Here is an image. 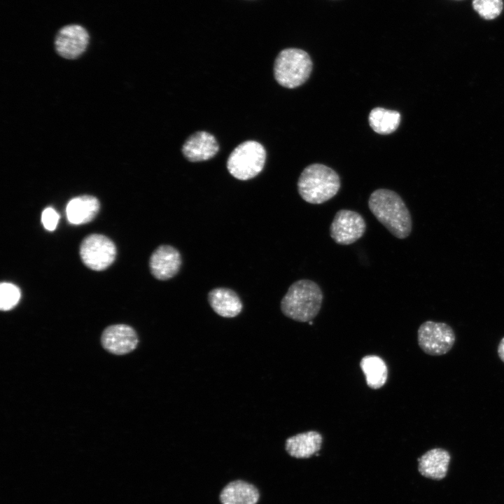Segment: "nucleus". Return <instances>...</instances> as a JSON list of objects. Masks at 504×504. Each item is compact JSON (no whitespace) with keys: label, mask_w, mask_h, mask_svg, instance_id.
<instances>
[{"label":"nucleus","mask_w":504,"mask_h":504,"mask_svg":"<svg viewBox=\"0 0 504 504\" xmlns=\"http://www.w3.org/2000/svg\"><path fill=\"white\" fill-rule=\"evenodd\" d=\"M101 342L103 347L115 355H123L134 350L138 344L135 330L125 324L108 326L102 332Z\"/></svg>","instance_id":"obj_10"},{"label":"nucleus","mask_w":504,"mask_h":504,"mask_svg":"<svg viewBox=\"0 0 504 504\" xmlns=\"http://www.w3.org/2000/svg\"><path fill=\"white\" fill-rule=\"evenodd\" d=\"M449 453L442 448L432 449L418 458L421 475L432 479H442L447 472Z\"/></svg>","instance_id":"obj_13"},{"label":"nucleus","mask_w":504,"mask_h":504,"mask_svg":"<svg viewBox=\"0 0 504 504\" xmlns=\"http://www.w3.org/2000/svg\"><path fill=\"white\" fill-rule=\"evenodd\" d=\"M260 497L255 486L246 481L237 479L227 483L220 491L221 504H257Z\"/></svg>","instance_id":"obj_14"},{"label":"nucleus","mask_w":504,"mask_h":504,"mask_svg":"<svg viewBox=\"0 0 504 504\" xmlns=\"http://www.w3.org/2000/svg\"><path fill=\"white\" fill-rule=\"evenodd\" d=\"M20 290L13 284L2 282L0 285V309L8 311L17 305L20 299Z\"/></svg>","instance_id":"obj_20"},{"label":"nucleus","mask_w":504,"mask_h":504,"mask_svg":"<svg viewBox=\"0 0 504 504\" xmlns=\"http://www.w3.org/2000/svg\"><path fill=\"white\" fill-rule=\"evenodd\" d=\"M472 6L482 18L492 20L500 14L503 3L502 0H473Z\"/></svg>","instance_id":"obj_21"},{"label":"nucleus","mask_w":504,"mask_h":504,"mask_svg":"<svg viewBox=\"0 0 504 504\" xmlns=\"http://www.w3.org/2000/svg\"><path fill=\"white\" fill-rule=\"evenodd\" d=\"M340 188L339 175L330 167L322 164L307 166L298 181L300 197L307 202L319 204L332 198Z\"/></svg>","instance_id":"obj_3"},{"label":"nucleus","mask_w":504,"mask_h":504,"mask_svg":"<svg viewBox=\"0 0 504 504\" xmlns=\"http://www.w3.org/2000/svg\"><path fill=\"white\" fill-rule=\"evenodd\" d=\"M322 441L318 432L310 430L288 438L286 440V450L293 457L307 458L320 450Z\"/></svg>","instance_id":"obj_17"},{"label":"nucleus","mask_w":504,"mask_h":504,"mask_svg":"<svg viewBox=\"0 0 504 504\" xmlns=\"http://www.w3.org/2000/svg\"><path fill=\"white\" fill-rule=\"evenodd\" d=\"M100 204L92 195H80L71 199L67 204L66 214L68 221L74 225L90 222L97 214Z\"/></svg>","instance_id":"obj_15"},{"label":"nucleus","mask_w":504,"mask_h":504,"mask_svg":"<svg viewBox=\"0 0 504 504\" xmlns=\"http://www.w3.org/2000/svg\"><path fill=\"white\" fill-rule=\"evenodd\" d=\"M368 386L373 389L383 386L387 379L388 370L385 362L377 356H364L360 363Z\"/></svg>","instance_id":"obj_18"},{"label":"nucleus","mask_w":504,"mask_h":504,"mask_svg":"<svg viewBox=\"0 0 504 504\" xmlns=\"http://www.w3.org/2000/svg\"><path fill=\"white\" fill-rule=\"evenodd\" d=\"M218 149V144L211 134L200 131L186 139L182 147V153L190 162H201L212 158Z\"/></svg>","instance_id":"obj_12"},{"label":"nucleus","mask_w":504,"mask_h":504,"mask_svg":"<svg viewBox=\"0 0 504 504\" xmlns=\"http://www.w3.org/2000/svg\"><path fill=\"white\" fill-rule=\"evenodd\" d=\"M366 224L358 213L340 209L335 215L330 227V234L335 243L349 245L356 242L365 233Z\"/></svg>","instance_id":"obj_8"},{"label":"nucleus","mask_w":504,"mask_h":504,"mask_svg":"<svg viewBox=\"0 0 504 504\" xmlns=\"http://www.w3.org/2000/svg\"><path fill=\"white\" fill-rule=\"evenodd\" d=\"M417 339L424 352L431 356H440L451 350L456 337L449 325L427 321L419 326Z\"/></svg>","instance_id":"obj_7"},{"label":"nucleus","mask_w":504,"mask_h":504,"mask_svg":"<svg viewBox=\"0 0 504 504\" xmlns=\"http://www.w3.org/2000/svg\"><path fill=\"white\" fill-rule=\"evenodd\" d=\"M80 255L83 262L90 269L101 271L114 261L116 248L111 239L99 234L87 236L80 246Z\"/></svg>","instance_id":"obj_6"},{"label":"nucleus","mask_w":504,"mask_h":504,"mask_svg":"<svg viewBox=\"0 0 504 504\" xmlns=\"http://www.w3.org/2000/svg\"><path fill=\"white\" fill-rule=\"evenodd\" d=\"M323 293L319 286L309 279L291 284L281 301L282 313L294 321L309 322L319 312Z\"/></svg>","instance_id":"obj_2"},{"label":"nucleus","mask_w":504,"mask_h":504,"mask_svg":"<svg viewBox=\"0 0 504 504\" xmlns=\"http://www.w3.org/2000/svg\"><path fill=\"white\" fill-rule=\"evenodd\" d=\"M498 354L500 360L504 363V337L502 338L498 344Z\"/></svg>","instance_id":"obj_23"},{"label":"nucleus","mask_w":504,"mask_h":504,"mask_svg":"<svg viewBox=\"0 0 504 504\" xmlns=\"http://www.w3.org/2000/svg\"><path fill=\"white\" fill-rule=\"evenodd\" d=\"M368 206L375 218L396 237L405 239L412 231L410 213L400 196L388 189L373 191Z\"/></svg>","instance_id":"obj_1"},{"label":"nucleus","mask_w":504,"mask_h":504,"mask_svg":"<svg viewBox=\"0 0 504 504\" xmlns=\"http://www.w3.org/2000/svg\"><path fill=\"white\" fill-rule=\"evenodd\" d=\"M368 120L370 126L375 132L388 134L398 129L400 114L396 111L376 107L370 112Z\"/></svg>","instance_id":"obj_19"},{"label":"nucleus","mask_w":504,"mask_h":504,"mask_svg":"<svg viewBox=\"0 0 504 504\" xmlns=\"http://www.w3.org/2000/svg\"><path fill=\"white\" fill-rule=\"evenodd\" d=\"M266 152L263 146L255 141H246L237 146L227 161L230 174L239 180L256 176L263 169Z\"/></svg>","instance_id":"obj_5"},{"label":"nucleus","mask_w":504,"mask_h":504,"mask_svg":"<svg viewBox=\"0 0 504 504\" xmlns=\"http://www.w3.org/2000/svg\"><path fill=\"white\" fill-rule=\"evenodd\" d=\"M181 257L179 251L169 245H161L152 253L149 267L153 276L159 280H167L179 271Z\"/></svg>","instance_id":"obj_11"},{"label":"nucleus","mask_w":504,"mask_h":504,"mask_svg":"<svg viewBox=\"0 0 504 504\" xmlns=\"http://www.w3.org/2000/svg\"><path fill=\"white\" fill-rule=\"evenodd\" d=\"M312 66L307 52L298 48H286L281 50L275 59L274 78L281 86L295 88L308 79Z\"/></svg>","instance_id":"obj_4"},{"label":"nucleus","mask_w":504,"mask_h":504,"mask_svg":"<svg viewBox=\"0 0 504 504\" xmlns=\"http://www.w3.org/2000/svg\"><path fill=\"white\" fill-rule=\"evenodd\" d=\"M59 216L52 207L45 209L41 214V222L43 227L49 231L54 230L58 223Z\"/></svg>","instance_id":"obj_22"},{"label":"nucleus","mask_w":504,"mask_h":504,"mask_svg":"<svg viewBox=\"0 0 504 504\" xmlns=\"http://www.w3.org/2000/svg\"><path fill=\"white\" fill-rule=\"evenodd\" d=\"M208 300L213 310L225 318L237 316L242 310V303L238 295L227 288H216L208 294Z\"/></svg>","instance_id":"obj_16"},{"label":"nucleus","mask_w":504,"mask_h":504,"mask_svg":"<svg viewBox=\"0 0 504 504\" xmlns=\"http://www.w3.org/2000/svg\"><path fill=\"white\" fill-rule=\"evenodd\" d=\"M89 43V34L80 24H72L62 27L55 39V50L59 55L74 59L80 56Z\"/></svg>","instance_id":"obj_9"}]
</instances>
